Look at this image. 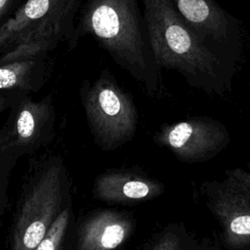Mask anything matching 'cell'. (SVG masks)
<instances>
[{
	"mask_svg": "<svg viewBox=\"0 0 250 250\" xmlns=\"http://www.w3.org/2000/svg\"><path fill=\"white\" fill-rule=\"evenodd\" d=\"M19 159L6 157L0 160V217L5 213L8 207V188L12 171Z\"/></svg>",
	"mask_w": 250,
	"mask_h": 250,
	"instance_id": "obj_15",
	"label": "cell"
},
{
	"mask_svg": "<svg viewBox=\"0 0 250 250\" xmlns=\"http://www.w3.org/2000/svg\"><path fill=\"white\" fill-rule=\"evenodd\" d=\"M135 229L136 220L132 213L93 210L76 226L73 250H117L130 239Z\"/></svg>",
	"mask_w": 250,
	"mask_h": 250,
	"instance_id": "obj_9",
	"label": "cell"
},
{
	"mask_svg": "<svg viewBox=\"0 0 250 250\" xmlns=\"http://www.w3.org/2000/svg\"><path fill=\"white\" fill-rule=\"evenodd\" d=\"M23 95L18 94H0V114L6 109L10 108V106Z\"/></svg>",
	"mask_w": 250,
	"mask_h": 250,
	"instance_id": "obj_16",
	"label": "cell"
},
{
	"mask_svg": "<svg viewBox=\"0 0 250 250\" xmlns=\"http://www.w3.org/2000/svg\"><path fill=\"white\" fill-rule=\"evenodd\" d=\"M199 191L220 228L223 246L227 250H250V163L203 182Z\"/></svg>",
	"mask_w": 250,
	"mask_h": 250,
	"instance_id": "obj_5",
	"label": "cell"
},
{
	"mask_svg": "<svg viewBox=\"0 0 250 250\" xmlns=\"http://www.w3.org/2000/svg\"><path fill=\"white\" fill-rule=\"evenodd\" d=\"M153 142L171 151L179 161L198 163L222 152L230 142V134L217 119L194 116L162 125L153 135Z\"/></svg>",
	"mask_w": 250,
	"mask_h": 250,
	"instance_id": "obj_7",
	"label": "cell"
},
{
	"mask_svg": "<svg viewBox=\"0 0 250 250\" xmlns=\"http://www.w3.org/2000/svg\"><path fill=\"white\" fill-rule=\"evenodd\" d=\"M150 53L159 67L176 70L207 94L229 89L230 73L218 52L182 17L172 0H142Z\"/></svg>",
	"mask_w": 250,
	"mask_h": 250,
	"instance_id": "obj_1",
	"label": "cell"
},
{
	"mask_svg": "<svg viewBox=\"0 0 250 250\" xmlns=\"http://www.w3.org/2000/svg\"><path fill=\"white\" fill-rule=\"evenodd\" d=\"M35 62L31 59L18 60L0 63V94L14 92L20 95L36 91L40 80L34 76Z\"/></svg>",
	"mask_w": 250,
	"mask_h": 250,
	"instance_id": "obj_12",
	"label": "cell"
},
{
	"mask_svg": "<svg viewBox=\"0 0 250 250\" xmlns=\"http://www.w3.org/2000/svg\"><path fill=\"white\" fill-rule=\"evenodd\" d=\"M55 108L51 97L33 101L26 95L11 106L0 128V152L4 158H21L48 146L55 135Z\"/></svg>",
	"mask_w": 250,
	"mask_h": 250,
	"instance_id": "obj_6",
	"label": "cell"
},
{
	"mask_svg": "<svg viewBox=\"0 0 250 250\" xmlns=\"http://www.w3.org/2000/svg\"><path fill=\"white\" fill-rule=\"evenodd\" d=\"M194 250H221V248L216 241L210 238H206L201 243L197 242Z\"/></svg>",
	"mask_w": 250,
	"mask_h": 250,
	"instance_id": "obj_17",
	"label": "cell"
},
{
	"mask_svg": "<svg viewBox=\"0 0 250 250\" xmlns=\"http://www.w3.org/2000/svg\"><path fill=\"white\" fill-rule=\"evenodd\" d=\"M14 0H0V20L3 15L8 11Z\"/></svg>",
	"mask_w": 250,
	"mask_h": 250,
	"instance_id": "obj_18",
	"label": "cell"
},
{
	"mask_svg": "<svg viewBox=\"0 0 250 250\" xmlns=\"http://www.w3.org/2000/svg\"><path fill=\"white\" fill-rule=\"evenodd\" d=\"M89 131L104 151L130 142L137 131L139 114L131 96L114 79L102 76L81 94Z\"/></svg>",
	"mask_w": 250,
	"mask_h": 250,
	"instance_id": "obj_4",
	"label": "cell"
},
{
	"mask_svg": "<svg viewBox=\"0 0 250 250\" xmlns=\"http://www.w3.org/2000/svg\"><path fill=\"white\" fill-rule=\"evenodd\" d=\"M78 0H27L0 26V48L58 39Z\"/></svg>",
	"mask_w": 250,
	"mask_h": 250,
	"instance_id": "obj_8",
	"label": "cell"
},
{
	"mask_svg": "<svg viewBox=\"0 0 250 250\" xmlns=\"http://www.w3.org/2000/svg\"><path fill=\"white\" fill-rule=\"evenodd\" d=\"M70 200L71 182L63 158L51 153L37 160L21 188L8 250H34Z\"/></svg>",
	"mask_w": 250,
	"mask_h": 250,
	"instance_id": "obj_2",
	"label": "cell"
},
{
	"mask_svg": "<svg viewBox=\"0 0 250 250\" xmlns=\"http://www.w3.org/2000/svg\"><path fill=\"white\" fill-rule=\"evenodd\" d=\"M165 191L162 182L141 169L116 168L99 174L93 184L96 199L110 204H132L152 200Z\"/></svg>",
	"mask_w": 250,
	"mask_h": 250,
	"instance_id": "obj_10",
	"label": "cell"
},
{
	"mask_svg": "<svg viewBox=\"0 0 250 250\" xmlns=\"http://www.w3.org/2000/svg\"><path fill=\"white\" fill-rule=\"evenodd\" d=\"M196 239L182 223H171L151 237L146 250H194Z\"/></svg>",
	"mask_w": 250,
	"mask_h": 250,
	"instance_id": "obj_13",
	"label": "cell"
},
{
	"mask_svg": "<svg viewBox=\"0 0 250 250\" xmlns=\"http://www.w3.org/2000/svg\"><path fill=\"white\" fill-rule=\"evenodd\" d=\"M72 215V200H70L34 250H66V244L70 237Z\"/></svg>",
	"mask_w": 250,
	"mask_h": 250,
	"instance_id": "obj_14",
	"label": "cell"
},
{
	"mask_svg": "<svg viewBox=\"0 0 250 250\" xmlns=\"http://www.w3.org/2000/svg\"><path fill=\"white\" fill-rule=\"evenodd\" d=\"M81 24L149 93L157 92L158 76L150 66L136 0H90Z\"/></svg>",
	"mask_w": 250,
	"mask_h": 250,
	"instance_id": "obj_3",
	"label": "cell"
},
{
	"mask_svg": "<svg viewBox=\"0 0 250 250\" xmlns=\"http://www.w3.org/2000/svg\"><path fill=\"white\" fill-rule=\"evenodd\" d=\"M3 158H4V157L2 156V154H1V152H0V160H1V159H3Z\"/></svg>",
	"mask_w": 250,
	"mask_h": 250,
	"instance_id": "obj_19",
	"label": "cell"
},
{
	"mask_svg": "<svg viewBox=\"0 0 250 250\" xmlns=\"http://www.w3.org/2000/svg\"><path fill=\"white\" fill-rule=\"evenodd\" d=\"M172 2L188 23L214 49L234 40V23L214 0Z\"/></svg>",
	"mask_w": 250,
	"mask_h": 250,
	"instance_id": "obj_11",
	"label": "cell"
}]
</instances>
